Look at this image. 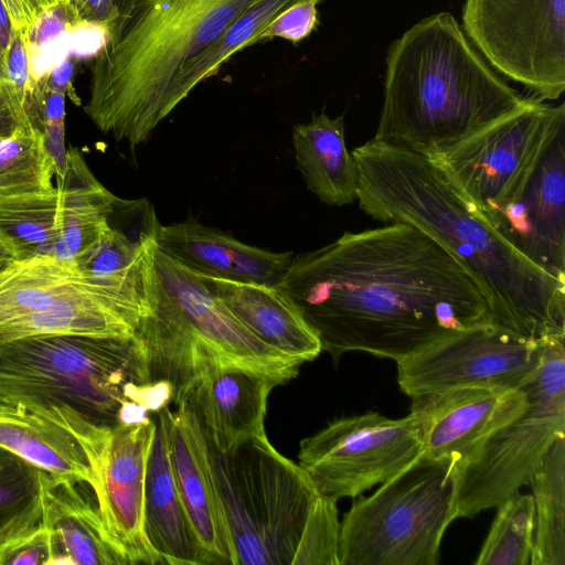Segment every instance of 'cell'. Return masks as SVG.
Segmentation results:
<instances>
[{
	"mask_svg": "<svg viewBox=\"0 0 565 565\" xmlns=\"http://www.w3.org/2000/svg\"><path fill=\"white\" fill-rule=\"evenodd\" d=\"M156 433L145 487V529L152 547L168 565H203V556L179 494L162 409L154 414Z\"/></svg>",
	"mask_w": 565,
	"mask_h": 565,
	"instance_id": "obj_24",
	"label": "cell"
},
{
	"mask_svg": "<svg viewBox=\"0 0 565 565\" xmlns=\"http://www.w3.org/2000/svg\"><path fill=\"white\" fill-rule=\"evenodd\" d=\"M423 454L413 417L376 412L340 417L300 441L298 465L318 494L356 498L392 479Z\"/></svg>",
	"mask_w": 565,
	"mask_h": 565,
	"instance_id": "obj_13",
	"label": "cell"
},
{
	"mask_svg": "<svg viewBox=\"0 0 565 565\" xmlns=\"http://www.w3.org/2000/svg\"><path fill=\"white\" fill-rule=\"evenodd\" d=\"M562 129L565 105L532 96L515 113L430 160L491 226Z\"/></svg>",
	"mask_w": 565,
	"mask_h": 565,
	"instance_id": "obj_11",
	"label": "cell"
},
{
	"mask_svg": "<svg viewBox=\"0 0 565 565\" xmlns=\"http://www.w3.org/2000/svg\"><path fill=\"white\" fill-rule=\"evenodd\" d=\"M0 397L25 408L66 406L114 426L150 418L174 390L151 380L135 337L45 334L0 343Z\"/></svg>",
	"mask_w": 565,
	"mask_h": 565,
	"instance_id": "obj_5",
	"label": "cell"
},
{
	"mask_svg": "<svg viewBox=\"0 0 565 565\" xmlns=\"http://www.w3.org/2000/svg\"><path fill=\"white\" fill-rule=\"evenodd\" d=\"M78 482L43 471V525L53 545L51 565H129L105 529L96 504Z\"/></svg>",
	"mask_w": 565,
	"mask_h": 565,
	"instance_id": "obj_21",
	"label": "cell"
},
{
	"mask_svg": "<svg viewBox=\"0 0 565 565\" xmlns=\"http://www.w3.org/2000/svg\"><path fill=\"white\" fill-rule=\"evenodd\" d=\"M72 77L73 65L66 56L61 62L56 63L51 71L38 79H40L50 89L66 95V93L73 94Z\"/></svg>",
	"mask_w": 565,
	"mask_h": 565,
	"instance_id": "obj_42",
	"label": "cell"
},
{
	"mask_svg": "<svg viewBox=\"0 0 565 565\" xmlns=\"http://www.w3.org/2000/svg\"><path fill=\"white\" fill-rule=\"evenodd\" d=\"M498 511L475 565H529L534 536L532 494L520 491L497 507Z\"/></svg>",
	"mask_w": 565,
	"mask_h": 565,
	"instance_id": "obj_34",
	"label": "cell"
},
{
	"mask_svg": "<svg viewBox=\"0 0 565 565\" xmlns=\"http://www.w3.org/2000/svg\"><path fill=\"white\" fill-rule=\"evenodd\" d=\"M522 388L525 409L457 467V518L497 508L530 484L551 447L565 435V334L547 339L536 373Z\"/></svg>",
	"mask_w": 565,
	"mask_h": 565,
	"instance_id": "obj_9",
	"label": "cell"
},
{
	"mask_svg": "<svg viewBox=\"0 0 565 565\" xmlns=\"http://www.w3.org/2000/svg\"><path fill=\"white\" fill-rule=\"evenodd\" d=\"M534 504L531 565H565V435L530 481Z\"/></svg>",
	"mask_w": 565,
	"mask_h": 565,
	"instance_id": "obj_31",
	"label": "cell"
},
{
	"mask_svg": "<svg viewBox=\"0 0 565 565\" xmlns=\"http://www.w3.org/2000/svg\"><path fill=\"white\" fill-rule=\"evenodd\" d=\"M200 276L226 308L270 348L302 363L321 353L317 334L279 285Z\"/></svg>",
	"mask_w": 565,
	"mask_h": 565,
	"instance_id": "obj_23",
	"label": "cell"
},
{
	"mask_svg": "<svg viewBox=\"0 0 565 565\" xmlns=\"http://www.w3.org/2000/svg\"><path fill=\"white\" fill-rule=\"evenodd\" d=\"M36 97L39 121L45 136L47 149L56 167V177H61L66 168V149L64 147L65 95L50 89L36 78Z\"/></svg>",
	"mask_w": 565,
	"mask_h": 565,
	"instance_id": "obj_36",
	"label": "cell"
},
{
	"mask_svg": "<svg viewBox=\"0 0 565 565\" xmlns=\"http://www.w3.org/2000/svg\"><path fill=\"white\" fill-rule=\"evenodd\" d=\"M96 281L75 262L36 254L0 265V323L46 308L61 296Z\"/></svg>",
	"mask_w": 565,
	"mask_h": 565,
	"instance_id": "obj_27",
	"label": "cell"
},
{
	"mask_svg": "<svg viewBox=\"0 0 565 565\" xmlns=\"http://www.w3.org/2000/svg\"><path fill=\"white\" fill-rule=\"evenodd\" d=\"M13 25L9 13L0 0V78L6 75L7 56L11 44Z\"/></svg>",
	"mask_w": 565,
	"mask_h": 565,
	"instance_id": "obj_44",
	"label": "cell"
},
{
	"mask_svg": "<svg viewBox=\"0 0 565 565\" xmlns=\"http://www.w3.org/2000/svg\"><path fill=\"white\" fill-rule=\"evenodd\" d=\"M8 258H9V256L1 255V254H0V265H1L2 263H4Z\"/></svg>",
	"mask_w": 565,
	"mask_h": 565,
	"instance_id": "obj_46",
	"label": "cell"
},
{
	"mask_svg": "<svg viewBox=\"0 0 565 565\" xmlns=\"http://www.w3.org/2000/svg\"><path fill=\"white\" fill-rule=\"evenodd\" d=\"M134 337L151 380L170 383L174 398L196 376L215 367H247L285 384L303 364L263 342L199 274L168 256L156 243L143 260L142 313Z\"/></svg>",
	"mask_w": 565,
	"mask_h": 565,
	"instance_id": "obj_6",
	"label": "cell"
},
{
	"mask_svg": "<svg viewBox=\"0 0 565 565\" xmlns=\"http://www.w3.org/2000/svg\"><path fill=\"white\" fill-rule=\"evenodd\" d=\"M565 129L491 226L532 264L565 281Z\"/></svg>",
	"mask_w": 565,
	"mask_h": 565,
	"instance_id": "obj_16",
	"label": "cell"
},
{
	"mask_svg": "<svg viewBox=\"0 0 565 565\" xmlns=\"http://www.w3.org/2000/svg\"><path fill=\"white\" fill-rule=\"evenodd\" d=\"M70 433L93 472L92 490L106 531L129 565L163 564L145 529V487L154 418L98 424L66 406L30 407Z\"/></svg>",
	"mask_w": 565,
	"mask_h": 565,
	"instance_id": "obj_10",
	"label": "cell"
},
{
	"mask_svg": "<svg viewBox=\"0 0 565 565\" xmlns=\"http://www.w3.org/2000/svg\"><path fill=\"white\" fill-rule=\"evenodd\" d=\"M360 209L383 224L407 223L470 273L492 321L530 339L565 334V281L548 275L480 218L429 158L373 139L351 152Z\"/></svg>",
	"mask_w": 565,
	"mask_h": 565,
	"instance_id": "obj_2",
	"label": "cell"
},
{
	"mask_svg": "<svg viewBox=\"0 0 565 565\" xmlns=\"http://www.w3.org/2000/svg\"><path fill=\"white\" fill-rule=\"evenodd\" d=\"M468 39L502 76L541 100L565 90V0H466Z\"/></svg>",
	"mask_w": 565,
	"mask_h": 565,
	"instance_id": "obj_12",
	"label": "cell"
},
{
	"mask_svg": "<svg viewBox=\"0 0 565 565\" xmlns=\"http://www.w3.org/2000/svg\"><path fill=\"white\" fill-rule=\"evenodd\" d=\"M337 501L318 494L307 515L291 565H340Z\"/></svg>",
	"mask_w": 565,
	"mask_h": 565,
	"instance_id": "obj_35",
	"label": "cell"
},
{
	"mask_svg": "<svg viewBox=\"0 0 565 565\" xmlns=\"http://www.w3.org/2000/svg\"><path fill=\"white\" fill-rule=\"evenodd\" d=\"M53 545L49 530L42 527L32 536L14 546L2 559L1 565L30 564L51 565Z\"/></svg>",
	"mask_w": 565,
	"mask_h": 565,
	"instance_id": "obj_39",
	"label": "cell"
},
{
	"mask_svg": "<svg viewBox=\"0 0 565 565\" xmlns=\"http://www.w3.org/2000/svg\"><path fill=\"white\" fill-rule=\"evenodd\" d=\"M256 1L131 0L92 58L85 114L116 141H147L180 67Z\"/></svg>",
	"mask_w": 565,
	"mask_h": 565,
	"instance_id": "obj_4",
	"label": "cell"
},
{
	"mask_svg": "<svg viewBox=\"0 0 565 565\" xmlns=\"http://www.w3.org/2000/svg\"><path fill=\"white\" fill-rule=\"evenodd\" d=\"M77 18V14L67 0L45 12L35 23L28 43L31 55L34 50L43 49L45 44L54 41L65 33L72 32L84 26ZM32 58V57H31Z\"/></svg>",
	"mask_w": 565,
	"mask_h": 565,
	"instance_id": "obj_38",
	"label": "cell"
},
{
	"mask_svg": "<svg viewBox=\"0 0 565 565\" xmlns=\"http://www.w3.org/2000/svg\"><path fill=\"white\" fill-rule=\"evenodd\" d=\"M43 470L0 447V565L43 525Z\"/></svg>",
	"mask_w": 565,
	"mask_h": 565,
	"instance_id": "obj_30",
	"label": "cell"
},
{
	"mask_svg": "<svg viewBox=\"0 0 565 565\" xmlns=\"http://www.w3.org/2000/svg\"><path fill=\"white\" fill-rule=\"evenodd\" d=\"M456 519L457 463L422 454L352 503L340 525V565H437Z\"/></svg>",
	"mask_w": 565,
	"mask_h": 565,
	"instance_id": "obj_7",
	"label": "cell"
},
{
	"mask_svg": "<svg viewBox=\"0 0 565 565\" xmlns=\"http://www.w3.org/2000/svg\"><path fill=\"white\" fill-rule=\"evenodd\" d=\"M58 190L0 195V254L52 256L57 237Z\"/></svg>",
	"mask_w": 565,
	"mask_h": 565,
	"instance_id": "obj_32",
	"label": "cell"
},
{
	"mask_svg": "<svg viewBox=\"0 0 565 565\" xmlns=\"http://www.w3.org/2000/svg\"><path fill=\"white\" fill-rule=\"evenodd\" d=\"M526 405L523 388L463 386L413 397L409 415L423 454L448 458L459 467Z\"/></svg>",
	"mask_w": 565,
	"mask_h": 565,
	"instance_id": "obj_15",
	"label": "cell"
},
{
	"mask_svg": "<svg viewBox=\"0 0 565 565\" xmlns=\"http://www.w3.org/2000/svg\"><path fill=\"white\" fill-rule=\"evenodd\" d=\"M156 244L196 274L241 282L280 285L292 258L291 252L245 244L194 218L161 225Z\"/></svg>",
	"mask_w": 565,
	"mask_h": 565,
	"instance_id": "obj_19",
	"label": "cell"
},
{
	"mask_svg": "<svg viewBox=\"0 0 565 565\" xmlns=\"http://www.w3.org/2000/svg\"><path fill=\"white\" fill-rule=\"evenodd\" d=\"M321 0H300L280 11L257 35L255 43L275 38L294 44L308 38L319 24L318 4Z\"/></svg>",
	"mask_w": 565,
	"mask_h": 565,
	"instance_id": "obj_37",
	"label": "cell"
},
{
	"mask_svg": "<svg viewBox=\"0 0 565 565\" xmlns=\"http://www.w3.org/2000/svg\"><path fill=\"white\" fill-rule=\"evenodd\" d=\"M279 379L241 366H221L196 376L174 399L185 401L199 417L209 440L226 454L265 435L270 392Z\"/></svg>",
	"mask_w": 565,
	"mask_h": 565,
	"instance_id": "obj_18",
	"label": "cell"
},
{
	"mask_svg": "<svg viewBox=\"0 0 565 565\" xmlns=\"http://www.w3.org/2000/svg\"><path fill=\"white\" fill-rule=\"evenodd\" d=\"M57 237L52 256L74 262L97 242L109 224L117 196L93 174L82 152L66 150V168L56 177Z\"/></svg>",
	"mask_w": 565,
	"mask_h": 565,
	"instance_id": "obj_26",
	"label": "cell"
},
{
	"mask_svg": "<svg viewBox=\"0 0 565 565\" xmlns=\"http://www.w3.org/2000/svg\"><path fill=\"white\" fill-rule=\"evenodd\" d=\"M82 24L108 30L125 13L131 0H68Z\"/></svg>",
	"mask_w": 565,
	"mask_h": 565,
	"instance_id": "obj_40",
	"label": "cell"
},
{
	"mask_svg": "<svg viewBox=\"0 0 565 565\" xmlns=\"http://www.w3.org/2000/svg\"><path fill=\"white\" fill-rule=\"evenodd\" d=\"M0 447L52 478L93 484V472L76 439L40 414L29 411L23 422H0Z\"/></svg>",
	"mask_w": 565,
	"mask_h": 565,
	"instance_id": "obj_28",
	"label": "cell"
},
{
	"mask_svg": "<svg viewBox=\"0 0 565 565\" xmlns=\"http://www.w3.org/2000/svg\"><path fill=\"white\" fill-rule=\"evenodd\" d=\"M279 286L335 364L351 351L398 362L492 321L466 267L401 222L344 232L292 257Z\"/></svg>",
	"mask_w": 565,
	"mask_h": 565,
	"instance_id": "obj_1",
	"label": "cell"
},
{
	"mask_svg": "<svg viewBox=\"0 0 565 565\" xmlns=\"http://www.w3.org/2000/svg\"><path fill=\"white\" fill-rule=\"evenodd\" d=\"M527 100L486 61L455 17L439 12L390 45L372 139L434 159Z\"/></svg>",
	"mask_w": 565,
	"mask_h": 565,
	"instance_id": "obj_3",
	"label": "cell"
},
{
	"mask_svg": "<svg viewBox=\"0 0 565 565\" xmlns=\"http://www.w3.org/2000/svg\"><path fill=\"white\" fill-rule=\"evenodd\" d=\"M548 338H525L486 321L396 362L397 384L411 398L463 386L522 388L536 373Z\"/></svg>",
	"mask_w": 565,
	"mask_h": 565,
	"instance_id": "obj_14",
	"label": "cell"
},
{
	"mask_svg": "<svg viewBox=\"0 0 565 565\" xmlns=\"http://www.w3.org/2000/svg\"><path fill=\"white\" fill-rule=\"evenodd\" d=\"M54 178L56 167L41 126L20 121L0 140V195L53 191Z\"/></svg>",
	"mask_w": 565,
	"mask_h": 565,
	"instance_id": "obj_33",
	"label": "cell"
},
{
	"mask_svg": "<svg viewBox=\"0 0 565 565\" xmlns=\"http://www.w3.org/2000/svg\"><path fill=\"white\" fill-rule=\"evenodd\" d=\"M67 0H2L13 29L28 40L38 20L49 10Z\"/></svg>",
	"mask_w": 565,
	"mask_h": 565,
	"instance_id": "obj_41",
	"label": "cell"
},
{
	"mask_svg": "<svg viewBox=\"0 0 565 565\" xmlns=\"http://www.w3.org/2000/svg\"><path fill=\"white\" fill-rule=\"evenodd\" d=\"M206 441L237 565H291L318 495L305 470L278 452L266 434L226 454L207 436Z\"/></svg>",
	"mask_w": 565,
	"mask_h": 565,
	"instance_id": "obj_8",
	"label": "cell"
},
{
	"mask_svg": "<svg viewBox=\"0 0 565 565\" xmlns=\"http://www.w3.org/2000/svg\"><path fill=\"white\" fill-rule=\"evenodd\" d=\"M142 307L129 296L89 281L46 308L0 323V343L45 334L132 338Z\"/></svg>",
	"mask_w": 565,
	"mask_h": 565,
	"instance_id": "obj_20",
	"label": "cell"
},
{
	"mask_svg": "<svg viewBox=\"0 0 565 565\" xmlns=\"http://www.w3.org/2000/svg\"><path fill=\"white\" fill-rule=\"evenodd\" d=\"M162 408L179 494L204 564L237 565L236 551L217 491L201 422L185 401Z\"/></svg>",
	"mask_w": 565,
	"mask_h": 565,
	"instance_id": "obj_17",
	"label": "cell"
},
{
	"mask_svg": "<svg viewBox=\"0 0 565 565\" xmlns=\"http://www.w3.org/2000/svg\"><path fill=\"white\" fill-rule=\"evenodd\" d=\"M3 139L2 137H0V140Z\"/></svg>",
	"mask_w": 565,
	"mask_h": 565,
	"instance_id": "obj_47",
	"label": "cell"
},
{
	"mask_svg": "<svg viewBox=\"0 0 565 565\" xmlns=\"http://www.w3.org/2000/svg\"><path fill=\"white\" fill-rule=\"evenodd\" d=\"M115 210L119 223L110 214L97 242L74 262L85 276L142 302L143 260L161 224L153 205L145 198H117Z\"/></svg>",
	"mask_w": 565,
	"mask_h": 565,
	"instance_id": "obj_22",
	"label": "cell"
},
{
	"mask_svg": "<svg viewBox=\"0 0 565 565\" xmlns=\"http://www.w3.org/2000/svg\"><path fill=\"white\" fill-rule=\"evenodd\" d=\"M28 119L17 108L7 86L0 79V137H8L15 126Z\"/></svg>",
	"mask_w": 565,
	"mask_h": 565,
	"instance_id": "obj_43",
	"label": "cell"
},
{
	"mask_svg": "<svg viewBox=\"0 0 565 565\" xmlns=\"http://www.w3.org/2000/svg\"><path fill=\"white\" fill-rule=\"evenodd\" d=\"M29 411L21 404H15L0 397V422H23Z\"/></svg>",
	"mask_w": 565,
	"mask_h": 565,
	"instance_id": "obj_45",
	"label": "cell"
},
{
	"mask_svg": "<svg viewBox=\"0 0 565 565\" xmlns=\"http://www.w3.org/2000/svg\"><path fill=\"white\" fill-rule=\"evenodd\" d=\"M298 1L300 0H257L216 41L183 64L167 90L163 103L166 118L200 83L216 75L230 57L256 44L257 35L267 24L280 11Z\"/></svg>",
	"mask_w": 565,
	"mask_h": 565,
	"instance_id": "obj_29",
	"label": "cell"
},
{
	"mask_svg": "<svg viewBox=\"0 0 565 565\" xmlns=\"http://www.w3.org/2000/svg\"><path fill=\"white\" fill-rule=\"evenodd\" d=\"M296 166L310 192L328 205L358 200L359 174L344 137L343 115L316 114L292 129Z\"/></svg>",
	"mask_w": 565,
	"mask_h": 565,
	"instance_id": "obj_25",
	"label": "cell"
}]
</instances>
